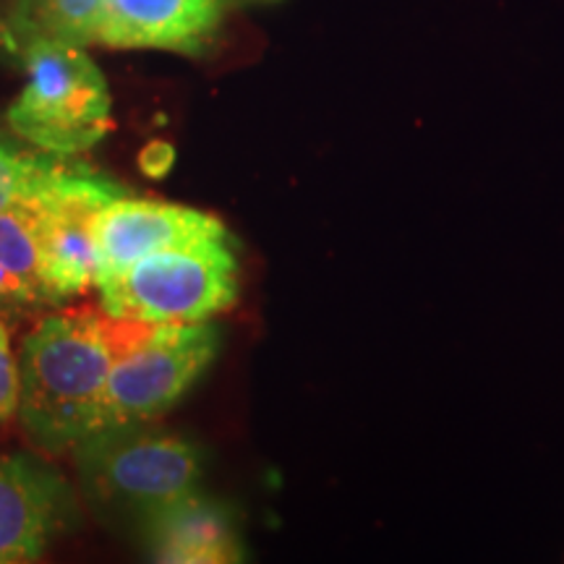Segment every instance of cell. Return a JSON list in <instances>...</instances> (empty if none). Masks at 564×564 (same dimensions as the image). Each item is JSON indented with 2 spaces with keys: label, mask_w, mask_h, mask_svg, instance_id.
<instances>
[{
  "label": "cell",
  "mask_w": 564,
  "mask_h": 564,
  "mask_svg": "<svg viewBox=\"0 0 564 564\" xmlns=\"http://www.w3.org/2000/svg\"><path fill=\"white\" fill-rule=\"evenodd\" d=\"M139 327L102 308H63L34 324L17 358V413L40 449L66 453L95 432L112 361Z\"/></svg>",
  "instance_id": "obj_1"
},
{
  "label": "cell",
  "mask_w": 564,
  "mask_h": 564,
  "mask_svg": "<svg viewBox=\"0 0 564 564\" xmlns=\"http://www.w3.org/2000/svg\"><path fill=\"white\" fill-rule=\"evenodd\" d=\"M147 423L95 429L70 447L87 502L139 535L154 514L199 489L202 449Z\"/></svg>",
  "instance_id": "obj_2"
},
{
  "label": "cell",
  "mask_w": 564,
  "mask_h": 564,
  "mask_svg": "<svg viewBox=\"0 0 564 564\" xmlns=\"http://www.w3.org/2000/svg\"><path fill=\"white\" fill-rule=\"evenodd\" d=\"M21 68L26 70V84L6 112L9 129L19 139L61 158H79L108 137L110 89L87 47L32 40L24 47Z\"/></svg>",
  "instance_id": "obj_3"
},
{
  "label": "cell",
  "mask_w": 564,
  "mask_h": 564,
  "mask_svg": "<svg viewBox=\"0 0 564 564\" xmlns=\"http://www.w3.org/2000/svg\"><path fill=\"white\" fill-rule=\"evenodd\" d=\"M100 308L137 324H199L238 295V259L228 238H207L137 259L97 278Z\"/></svg>",
  "instance_id": "obj_4"
},
{
  "label": "cell",
  "mask_w": 564,
  "mask_h": 564,
  "mask_svg": "<svg viewBox=\"0 0 564 564\" xmlns=\"http://www.w3.org/2000/svg\"><path fill=\"white\" fill-rule=\"evenodd\" d=\"M217 348L220 335L209 322L141 324L112 361L95 429L158 421L199 382Z\"/></svg>",
  "instance_id": "obj_5"
},
{
  "label": "cell",
  "mask_w": 564,
  "mask_h": 564,
  "mask_svg": "<svg viewBox=\"0 0 564 564\" xmlns=\"http://www.w3.org/2000/svg\"><path fill=\"white\" fill-rule=\"evenodd\" d=\"M91 236H95L97 278H102L123 270L147 253L207 241V238H228V230L207 212L154 199H131L129 194H121L97 209Z\"/></svg>",
  "instance_id": "obj_6"
},
{
  "label": "cell",
  "mask_w": 564,
  "mask_h": 564,
  "mask_svg": "<svg viewBox=\"0 0 564 564\" xmlns=\"http://www.w3.org/2000/svg\"><path fill=\"white\" fill-rule=\"evenodd\" d=\"M74 514L68 484L30 455L0 457V564L37 562Z\"/></svg>",
  "instance_id": "obj_7"
},
{
  "label": "cell",
  "mask_w": 564,
  "mask_h": 564,
  "mask_svg": "<svg viewBox=\"0 0 564 564\" xmlns=\"http://www.w3.org/2000/svg\"><path fill=\"white\" fill-rule=\"evenodd\" d=\"M223 24V0H102L95 45L199 55Z\"/></svg>",
  "instance_id": "obj_8"
},
{
  "label": "cell",
  "mask_w": 564,
  "mask_h": 564,
  "mask_svg": "<svg viewBox=\"0 0 564 564\" xmlns=\"http://www.w3.org/2000/svg\"><path fill=\"white\" fill-rule=\"evenodd\" d=\"M126 194L118 183L100 178L89 186L63 192L40 209L42 274L53 303L76 299L97 280V253L91 223L97 209L112 196Z\"/></svg>",
  "instance_id": "obj_9"
},
{
  "label": "cell",
  "mask_w": 564,
  "mask_h": 564,
  "mask_svg": "<svg viewBox=\"0 0 564 564\" xmlns=\"http://www.w3.org/2000/svg\"><path fill=\"white\" fill-rule=\"evenodd\" d=\"M144 552L162 564H232L246 560L236 514L199 489L167 505L139 531Z\"/></svg>",
  "instance_id": "obj_10"
},
{
  "label": "cell",
  "mask_w": 564,
  "mask_h": 564,
  "mask_svg": "<svg viewBox=\"0 0 564 564\" xmlns=\"http://www.w3.org/2000/svg\"><path fill=\"white\" fill-rule=\"evenodd\" d=\"M100 178L105 175L95 173L76 158L37 150L13 131H0V212L47 202Z\"/></svg>",
  "instance_id": "obj_11"
},
{
  "label": "cell",
  "mask_w": 564,
  "mask_h": 564,
  "mask_svg": "<svg viewBox=\"0 0 564 564\" xmlns=\"http://www.w3.org/2000/svg\"><path fill=\"white\" fill-rule=\"evenodd\" d=\"M45 202L21 204L0 212V308L53 306L42 274L40 209Z\"/></svg>",
  "instance_id": "obj_12"
},
{
  "label": "cell",
  "mask_w": 564,
  "mask_h": 564,
  "mask_svg": "<svg viewBox=\"0 0 564 564\" xmlns=\"http://www.w3.org/2000/svg\"><path fill=\"white\" fill-rule=\"evenodd\" d=\"M100 11L102 0H11V19L24 47L32 40L95 45Z\"/></svg>",
  "instance_id": "obj_13"
},
{
  "label": "cell",
  "mask_w": 564,
  "mask_h": 564,
  "mask_svg": "<svg viewBox=\"0 0 564 564\" xmlns=\"http://www.w3.org/2000/svg\"><path fill=\"white\" fill-rule=\"evenodd\" d=\"M19 408V361L13 356L11 335L0 322V423L17 415Z\"/></svg>",
  "instance_id": "obj_14"
},
{
  "label": "cell",
  "mask_w": 564,
  "mask_h": 564,
  "mask_svg": "<svg viewBox=\"0 0 564 564\" xmlns=\"http://www.w3.org/2000/svg\"><path fill=\"white\" fill-rule=\"evenodd\" d=\"M24 61V42L19 40L11 19V0H0V63L21 66Z\"/></svg>",
  "instance_id": "obj_15"
},
{
  "label": "cell",
  "mask_w": 564,
  "mask_h": 564,
  "mask_svg": "<svg viewBox=\"0 0 564 564\" xmlns=\"http://www.w3.org/2000/svg\"><path fill=\"white\" fill-rule=\"evenodd\" d=\"M223 3H225V0H223ZM238 3H246V0H238Z\"/></svg>",
  "instance_id": "obj_16"
}]
</instances>
